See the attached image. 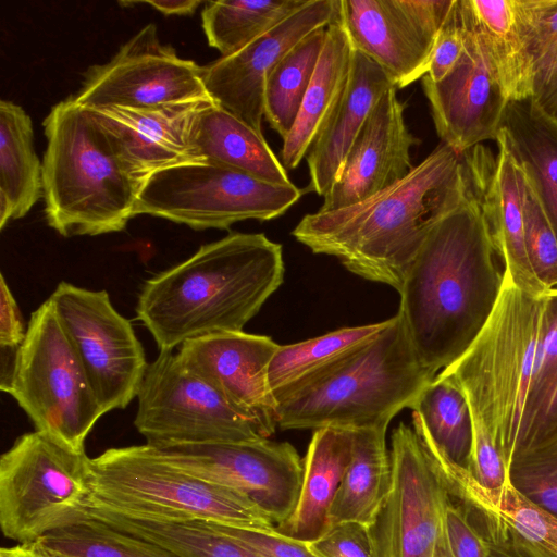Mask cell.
Wrapping results in <instances>:
<instances>
[{"label":"cell","instance_id":"cell-21","mask_svg":"<svg viewBox=\"0 0 557 557\" xmlns=\"http://www.w3.org/2000/svg\"><path fill=\"white\" fill-rule=\"evenodd\" d=\"M211 99L152 108L87 109L116 146L134 178L143 182L174 165L202 162L191 144L194 122Z\"/></svg>","mask_w":557,"mask_h":557},{"label":"cell","instance_id":"cell-6","mask_svg":"<svg viewBox=\"0 0 557 557\" xmlns=\"http://www.w3.org/2000/svg\"><path fill=\"white\" fill-rule=\"evenodd\" d=\"M496 307L471 347L444 371L462 388L473 428L495 435L507 466L522 451L528 398L542 334L544 294L503 271Z\"/></svg>","mask_w":557,"mask_h":557},{"label":"cell","instance_id":"cell-40","mask_svg":"<svg viewBox=\"0 0 557 557\" xmlns=\"http://www.w3.org/2000/svg\"><path fill=\"white\" fill-rule=\"evenodd\" d=\"M508 483L557 519V435L511 459Z\"/></svg>","mask_w":557,"mask_h":557},{"label":"cell","instance_id":"cell-35","mask_svg":"<svg viewBox=\"0 0 557 557\" xmlns=\"http://www.w3.org/2000/svg\"><path fill=\"white\" fill-rule=\"evenodd\" d=\"M307 1H208L201 12L202 28L209 46L227 57L277 26Z\"/></svg>","mask_w":557,"mask_h":557},{"label":"cell","instance_id":"cell-43","mask_svg":"<svg viewBox=\"0 0 557 557\" xmlns=\"http://www.w3.org/2000/svg\"><path fill=\"white\" fill-rule=\"evenodd\" d=\"M466 13L463 0H454L440 29L426 76L441 81L457 63L466 44Z\"/></svg>","mask_w":557,"mask_h":557},{"label":"cell","instance_id":"cell-16","mask_svg":"<svg viewBox=\"0 0 557 557\" xmlns=\"http://www.w3.org/2000/svg\"><path fill=\"white\" fill-rule=\"evenodd\" d=\"M454 0H341L339 22L355 50L377 63L396 88L428 74Z\"/></svg>","mask_w":557,"mask_h":557},{"label":"cell","instance_id":"cell-7","mask_svg":"<svg viewBox=\"0 0 557 557\" xmlns=\"http://www.w3.org/2000/svg\"><path fill=\"white\" fill-rule=\"evenodd\" d=\"M89 485L88 507L135 518L276 531L245 494L184 472L148 444L110 448L90 458Z\"/></svg>","mask_w":557,"mask_h":557},{"label":"cell","instance_id":"cell-5","mask_svg":"<svg viewBox=\"0 0 557 557\" xmlns=\"http://www.w3.org/2000/svg\"><path fill=\"white\" fill-rule=\"evenodd\" d=\"M436 375L417 358L398 314L358 351L277 403L282 430L388 426Z\"/></svg>","mask_w":557,"mask_h":557},{"label":"cell","instance_id":"cell-44","mask_svg":"<svg viewBox=\"0 0 557 557\" xmlns=\"http://www.w3.org/2000/svg\"><path fill=\"white\" fill-rule=\"evenodd\" d=\"M319 557H374L370 527L352 521L331 525L308 543Z\"/></svg>","mask_w":557,"mask_h":557},{"label":"cell","instance_id":"cell-9","mask_svg":"<svg viewBox=\"0 0 557 557\" xmlns=\"http://www.w3.org/2000/svg\"><path fill=\"white\" fill-rule=\"evenodd\" d=\"M89 461L34 431L0 458V525L5 537L33 543L88 519Z\"/></svg>","mask_w":557,"mask_h":557},{"label":"cell","instance_id":"cell-45","mask_svg":"<svg viewBox=\"0 0 557 557\" xmlns=\"http://www.w3.org/2000/svg\"><path fill=\"white\" fill-rule=\"evenodd\" d=\"M208 523L264 557H319L308 543L281 535L276 531L263 532L214 522Z\"/></svg>","mask_w":557,"mask_h":557},{"label":"cell","instance_id":"cell-42","mask_svg":"<svg viewBox=\"0 0 557 557\" xmlns=\"http://www.w3.org/2000/svg\"><path fill=\"white\" fill-rule=\"evenodd\" d=\"M455 500L480 533L485 544L486 557H540L498 518L473 504Z\"/></svg>","mask_w":557,"mask_h":557},{"label":"cell","instance_id":"cell-29","mask_svg":"<svg viewBox=\"0 0 557 557\" xmlns=\"http://www.w3.org/2000/svg\"><path fill=\"white\" fill-rule=\"evenodd\" d=\"M388 426L355 430L351 458L330 510V527L359 522L371 527L392 487Z\"/></svg>","mask_w":557,"mask_h":557},{"label":"cell","instance_id":"cell-11","mask_svg":"<svg viewBox=\"0 0 557 557\" xmlns=\"http://www.w3.org/2000/svg\"><path fill=\"white\" fill-rule=\"evenodd\" d=\"M391 492L370 527L374 557H453L446 522V480L413 428L391 436Z\"/></svg>","mask_w":557,"mask_h":557},{"label":"cell","instance_id":"cell-52","mask_svg":"<svg viewBox=\"0 0 557 557\" xmlns=\"http://www.w3.org/2000/svg\"><path fill=\"white\" fill-rule=\"evenodd\" d=\"M51 553H52V552H51ZM52 554H53V553H52ZM53 555H54L55 557H64V556H60V555H55V554H53Z\"/></svg>","mask_w":557,"mask_h":557},{"label":"cell","instance_id":"cell-47","mask_svg":"<svg viewBox=\"0 0 557 557\" xmlns=\"http://www.w3.org/2000/svg\"><path fill=\"white\" fill-rule=\"evenodd\" d=\"M27 326L3 274L0 278V348L18 349Z\"/></svg>","mask_w":557,"mask_h":557},{"label":"cell","instance_id":"cell-20","mask_svg":"<svg viewBox=\"0 0 557 557\" xmlns=\"http://www.w3.org/2000/svg\"><path fill=\"white\" fill-rule=\"evenodd\" d=\"M397 88L376 102L351 145L320 211L361 202L404 178L413 168L410 148L419 143L408 129Z\"/></svg>","mask_w":557,"mask_h":557},{"label":"cell","instance_id":"cell-46","mask_svg":"<svg viewBox=\"0 0 557 557\" xmlns=\"http://www.w3.org/2000/svg\"><path fill=\"white\" fill-rule=\"evenodd\" d=\"M446 522L453 557H486L485 544L480 533L453 497L447 507Z\"/></svg>","mask_w":557,"mask_h":557},{"label":"cell","instance_id":"cell-48","mask_svg":"<svg viewBox=\"0 0 557 557\" xmlns=\"http://www.w3.org/2000/svg\"><path fill=\"white\" fill-rule=\"evenodd\" d=\"M202 3L200 0H147V1H120L122 7L147 4L165 15H189Z\"/></svg>","mask_w":557,"mask_h":557},{"label":"cell","instance_id":"cell-8","mask_svg":"<svg viewBox=\"0 0 557 557\" xmlns=\"http://www.w3.org/2000/svg\"><path fill=\"white\" fill-rule=\"evenodd\" d=\"M5 393L36 431L76 451L106 414L50 298L30 314Z\"/></svg>","mask_w":557,"mask_h":557},{"label":"cell","instance_id":"cell-4","mask_svg":"<svg viewBox=\"0 0 557 557\" xmlns=\"http://www.w3.org/2000/svg\"><path fill=\"white\" fill-rule=\"evenodd\" d=\"M42 197L47 223L64 237L121 232L140 185L91 113L72 97L44 120Z\"/></svg>","mask_w":557,"mask_h":557},{"label":"cell","instance_id":"cell-17","mask_svg":"<svg viewBox=\"0 0 557 557\" xmlns=\"http://www.w3.org/2000/svg\"><path fill=\"white\" fill-rule=\"evenodd\" d=\"M463 4L467 33L461 57L441 81L421 78L437 135L459 153L496 140L509 102L473 25L468 0Z\"/></svg>","mask_w":557,"mask_h":557},{"label":"cell","instance_id":"cell-50","mask_svg":"<svg viewBox=\"0 0 557 557\" xmlns=\"http://www.w3.org/2000/svg\"><path fill=\"white\" fill-rule=\"evenodd\" d=\"M542 109L557 121V94Z\"/></svg>","mask_w":557,"mask_h":557},{"label":"cell","instance_id":"cell-37","mask_svg":"<svg viewBox=\"0 0 557 557\" xmlns=\"http://www.w3.org/2000/svg\"><path fill=\"white\" fill-rule=\"evenodd\" d=\"M555 435H557V289H550L544 293L542 334L528 398L521 453Z\"/></svg>","mask_w":557,"mask_h":557},{"label":"cell","instance_id":"cell-38","mask_svg":"<svg viewBox=\"0 0 557 557\" xmlns=\"http://www.w3.org/2000/svg\"><path fill=\"white\" fill-rule=\"evenodd\" d=\"M39 542L64 557H180L171 550L91 519L47 534Z\"/></svg>","mask_w":557,"mask_h":557},{"label":"cell","instance_id":"cell-25","mask_svg":"<svg viewBox=\"0 0 557 557\" xmlns=\"http://www.w3.org/2000/svg\"><path fill=\"white\" fill-rule=\"evenodd\" d=\"M191 144L203 161L223 164L272 184L292 183L262 132L214 102L196 117Z\"/></svg>","mask_w":557,"mask_h":557},{"label":"cell","instance_id":"cell-28","mask_svg":"<svg viewBox=\"0 0 557 557\" xmlns=\"http://www.w3.org/2000/svg\"><path fill=\"white\" fill-rule=\"evenodd\" d=\"M500 132L557 235V121L533 99L509 101Z\"/></svg>","mask_w":557,"mask_h":557},{"label":"cell","instance_id":"cell-15","mask_svg":"<svg viewBox=\"0 0 557 557\" xmlns=\"http://www.w3.org/2000/svg\"><path fill=\"white\" fill-rule=\"evenodd\" d=\"M72 98L87 109L152 108L211 99L202 82V66L163 45L152 23L127 40L108 63L89 67Z\"/></svg>","mask_w":557,"mask_h":557},{"label":"cell","instance_id":"cell-27","mask_svg":"<svg viewBox=\"0 0 557 557\" xmlns=\"http://www.w3.org/2000/svg\"><path fill=\"white\" fill-rule=\"evenodd\" d=\"M422 444L440 467L455 499L473 504L504 522L540 557H557V519L540 509L507 483L490 491L474 482L469 473L446 460L428 441Z\"/></svg>","mask_w":557,"mask_h":557},{"label":"cell","instance_id":"cell-26","mask_svg":"<svg viewBox=\"0 0 557 557\" xmlns=\"http://www.w3.org/2000/svg\"><path fill=\"white\" fill-rule=\"evenodd\" d=\"M352 57L354 47L339 20L330 24L326 27L321 57L296 122L288 136L283 139L280 157L286 170L296 169L306 158L348 82Z\"/></svg>","mask_w":557,"mask_h":557},{"label":"cell","instance_id":"cell-36","mask_svg":"<svg viewBox=\"0 0 557 557\" xmlns=\"http://www.w3.org/2000/svg\"><path fill=\"white\" fill-rule=\"evenodd\" d=\"M327 27V26H326ZM321 27L297 42L273 67L264 88V117L285 139L298 116L326 36Z\"/></svg>","mask_w":557,"mask_h":557},{"label":"cell","instance_id":"cell-3","mask_svg":"<svg viewBox=\"0 0 557 557\" xmlns=\"http://www.w3.org/2000/svg\"><path fill=\"white\" fill-rule=\"evenodd\" d=\"M283 248L263 233H231L143 285L136 317L159 351L240 332L284 281Z\"/></svg>","mask_w":557,"mask_h":557},{"label":"cell","instance_id":"cell-18","mask_svg":"<svg viewBox=\"0 0 557 557\" xmlns=\"http://www.w3.org/2000/svg\"><path fill=\"white\" fill-rule=\"evenodd\" d=\"M341 0H308L277 26L239 51L202 66L212 101L261 132L264 88L277 62L313 30L339 20Z\"/></svg>","mask_w":557,"mask_h":557},{"label":"cell","instance_id":"cell-2","mask_svg":"<svg viewBox=\"0 0 557 557\" xmlns=\"http://www.w3.org/2000/svg\"><path fill=\"white\" fill-rule=\"evenodd\" d=\"M470 185L463 153L441 143L391 187L346 208L306 214L292 234L313 253L399 292L429 233Z\"/></svg>","mask_w":557,"mask_h":557},{"label":"cell","instance_id":"cell-14","mask_svg":"<svg viewBox=\"0 0 557 557\" xmlns=\"http://www.w3.org/2000/svg\"><path fill=\"white\" fill-rule=\"evenodd\" d=\"M153 448L162 459L184 472L245 494L276 527L296 508L304 462L287 442L262 437L251 442Z\"/></svg>","mask_w":557,"mask_h":557},{"label":"cell","instance_id":"cell-32","mask_svg":"<svg viewBox=\"0 0 557 557\" xmlns=\"http://www.w3.org/2000/svg\"><path fill=\"white\" fill-rule=\"evenodd\" d=\"M412 428L423 434L450 463L468 470L473 448V421L467 397L442 370L412 407Z\"/></svg>","mask_w":557,"mask_h":557},{"label":"cell","instance_id":"cell-39","mask_svg":"<svg viewBox=\"0 0 557 557\" xmlns=\"http://www.w3.org/2000/svg\"><path fill=\"white\" fill-rule=\"evenodd\" d=\"M534 70L533 99L544 108L557 94V0H513Z\"/></svg>","mask_w":557,"mask_h":557},{"label":"cell","instance_id":"cell-31","mask_svg":"<svg viewBox=\"0 0 557 557\" xmlns=\"http://www.w3.org/2000/svg\"><path fill=\"white\" fill-rule=\"evenodd\" d=\"M389 319L347 326L299 343L280 345L269 368V383L278 403L314 381L376 337Z\"/></svg>","mask_w":557,"mask_h":557},{"label":"cell","instance_id":"cell-13","mask_svg":"<svg viewBox=\"0 0 557 557\" xmlns=\"http://www.w3.org/2000/svg\"><path fill=\"white\" fill-rule=\"evenodd\" d=\"M104 413L138 395L148 364L132 323L107 290L60 282L49 297Z\"/></svg>","mask_w":557,"mask_h":557},{"label":"cell","instance_id":"cell-34","mask_svg":"<svg viewBox=\"0 0 557 557\" xmlns=\"http://www.w3.org/2000/svg\"><path fill=\"white\" fill-rule=\"evenodd\" d=\"M0 195L21 219L42 197V163L34 148L29 115L9 100L0 101Z\"/></svg>","mask_w":557,"mask_h":557},{"label":"cell","instance_id":"cell-24","mask_svg":"<svg viewBox=\"0 0 557 557\" xmlns=\"http://www.w3.org/2000/svg\"><path fill=\"white\" fill-rule=\"evenodd\" d=\"M352 440L351 430L323 428L313 431L304 460L296 508L276 527L277 533L311 543L327 531L330 510L351 458Z\"/></svg>","mask_w":557,"mask_h":557},{"label":"cell","instance_id":"cell-22","mask_svg":"<svg viewBox=\"0 0 557 557\" xmlns=\"http://www.w3.org/2000/svg\"><path fill=\"white\" fill-rule=\"evenodd\" d=\"M498 154L488 163L481 146L463 153L470 180L476 189L504 271L520 288L546 293L531 268L524 237L527 175L502 132L496 138Z\"/></svg>","mask_w":557,"mask_h":557},{"label":"cell","instance_id":"cell-41","mask_svg":"<svg viewBox=\"0 0 557 557\" xmlns=\"http://www.w3.org/2000/svg\"><path fill=\"white\" fill-rule=\"evenodd\" d=\"M524 237L528 258L535 277L545 292L557 289V235L528 178Z\"/></svg>","mask_w":557,"mask_h":557},{"label":"cell","instance_id":"cell-30","mask_svg":"<svg viewBox=\"0 0 557 557\" xmlns=\"http://www.w3.org/2000/svg\"><path fill=\"white\" fill-rule=\"evenodd\" d=\"M473 25L509 101L533 97L532 58L513 0H468Z\"/></svg>","mask_w":557,"mask_h":557},{"label":"cell","instance_id":"cell-1","mask_svg":"<svg viewBox=\"0 0 557 557\" xmlns=\"http://www.w3.org/2000/svg\"><path fill=\"white\" fill-rule=\"evenodd\" d=\"M496 256L471 182L429 233L398 292L397 314L417 358L432 374L458 360L488 322L504 281Z\"/></svg>","mask_w":557,"mask_h":557},{"label":"cell","instance_id":"cell-10","mask_svg":"<svg viewBox=\"0 0 557 557\" xmlns=\"http://www.w3.org/2000/svg\"><path fill=\"white\" fill-rule=\"evenodd\" d=\"M301 195L293 183L272 184L223 164L190 162L147 177L139 188L135 215L149 214L197 231L226 230L246 220L275 219Z\"/></svg>","mask_w":557,"mask_h":557},{"label":"cell","instance_id":"cell-49","mask_svg":"<svg viewBox=\"0 0 557 557\" xmlns=\"http://www.w3.org/2000/svg\"><path fill=\"white\" fill-rule=\"evenodd\" d=\"M1 550L9 557H55L39 541L18 544L13 547H2Z\"/></svg>","mask_w":557,"mask_h":557},{"label":"cell","instance_id":"cell-51","mask_svg":"<svg viewBox=\"0 0 557 557\" xmlns=\"http://www.w3.org/2000/svg\"><path fill=\"white\" fill-rule=\"evenodd\" d=\"M0 557H9L3 550L0 549Z\"/></svg>","mask_w":557,"mask_h":557},{"label":"cell","instance_id":"cell-33","mask_svg":"<svg viewBox=\"0 0 557 557\" xmlns=\"http://www.w3.org/2000/svg\"><path fill=\"white\" fill-rule=\"evenodd\" d=\"M89 518L128 535L158 544L180 557H264L200 520L162 521L88 507Z\"/></svg>","mask_w":557,"mask_h":557},{"label":"cell","instance_id":"cell-19","mask_svg":"<svg viewBox=\"0 0 557 557\" xmlns=\"http://www.w3.org/2000/svg\"><path fill=\"white\" fill-rule=\"evenodd\" d=\"M278 347L265 335L221 332L183 343L177 355L268 438L277 428V401L270 387L269 368Z\"/></svg>","mask_w":557,"mask_h":557},{"label":"cell","instance_id":"cell-12","mask_svg":"<svg viewBox=\"0 0 557 557\" xmlns=\"http://www.w3.org/2000/svg\"><path fill=\"white\" fill-rule=\"evenodd\" d=\"M134 424L153 447L262 438L223 396L173 351L148 364Z\"/></svg>","mask_w":557,"mask_h":557},{"label":"cell","instance_id":"cell-23","mask_svg":"<svg viewBox=\"0 0 557 557\" xmlns=\"http://www.w3.org/2000/svg\"><path fill=\"white\" fill-rule=\"evenodd\" d=\"M392 87L395 85L386 72L354 49L348 82L306 156L308 190L323 197L330 191L368 116Z\"/></svg>","mask_w":557,"mask_h":557}]
</instances>
